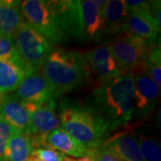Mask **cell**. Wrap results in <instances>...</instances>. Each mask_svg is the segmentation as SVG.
I'll use <instances>...</instances> for the list:
<instances>
[{"label": "cell", "mask_w": 161, "mask_h": 161, "mask_svg": "<svg viewBox=\"0 0 161 161\" xmlns=\"http://www.w3.org/2000/svg\"><path fill=\"white\" fill-rule=\"evenodd\" d=\"M59 30L67 38L81 42H99L104 28L102 14L94 0L46 1Z\"/></svg>", "instance_id": "6da1fadb"}, {"label": "cell", "mask_w": 161, "mask_h": 161, "mask_svg": "<svg viewBox=\"0 0 161 161\" xmlns=\"http://www.w3.org/2000/svg\"><path fill=\"white\" fill-rule=\"evenodd\" d=\"M133 90L132 73H123L94 90L92 107L106 122L110 132L126 126L132 119Z\"/></svg>", "instance_id": "7a4b0ae2"}, {"label": "cell", "mask_w": 161, "mask_h": 161, "mask_svg": "<svg viewBox=\"0 0 161 161\" xmlns=\"http://www.w3.org/2000/svg\"><path fill=\"white\" fill-rule=\"evenodd\" d=\"M60 126L90 150L100 147L110 130L95 108L80 101L64 98L58 106Z\"/></svg>", "instance_id": "3957f363"}, {"label": "cell", "mask_w": 161, "mask_h": 161, "mask_svg": "<svg viewBox=\"0 0 161 161\" xmlns=\"http://www.w3.org/2000/svg\"><path fill=\"white\" fill-rule=\"evenodd\" d=\"M40 71L58 97L82 86L91 75L82 53L60 47L52 49Z\"/></svg>", "instance_id": "277c9868"}, {"label": "cell", "mask_w": 161, "mask_h": 161, "mask_svg": "<svg viewBox=\"0 0 161 161\" xmlns=\"http://www.w3.org/2000/svg\"><path fill=\"white\" fill-rule=\"evenodd\" d=\"M14 47L29 74L40 69L53 49L50 42L23 21L14 35Z\"/></svg>", "instance_id": "5b68a950"}, {"label": "cell", "mask_w": 161, "mask_h": 161, "mask_svg": "<svg viewBox=\"0 0 161 161\" xmlns=\"http://www.w3.org/2000/svg\"><path fill=\"white\" fill-rule=\"evenodd\" d=\"M108 46L122 73L144 69V62L150 47L147 41L124 32L117 35Z\"/></svg>", "instance_id": "8992f818"}, {"label": "cell", "mask_w": 161, "mask_h": 161, "mask_svg": "<svg viewBox=\"0 0 161 161\" xmlns=\"http://www.w3.org/2000/svg\"><path fill=\"white\" fill-rule=\"evenodd\" d=\"M21 10L24 21L45 37L51 45L62 43L68 40V38L58 27L46 1H22Z\"/></svg>", "instance_id": "52a82bcc"}, {"label": "cell", "mask_w": 161, "mask_h": 161, "mask_svg": "<svg viewBox=\"0 0 161 161\" xmlns=\"http://www.w3.org/2000/svg\"><path fill=\"white\" fill-rule=\"evenodd\" d=\"M133 75V104L132 118L143 120L155 109L159 98L160 89L147 75L145 69L132 73Z\"/></svg>", "instance_id": "ba28073f"}, {"label": "cell", "mask_w": 161, "mask_h": 161, "mask_svg": "<svg viewBox=\"0 0 161 161\" xmlns=\"http://www.w3.org/2000/svg\"><path fill=\"white\" fill-rule=\"evenodd\" d=\"M56 100L38 106L31 113L27 133L31 138L33 150L46 145L47 136L60 126L59 118L57 114Z\"/></svg>", "instance_id": "9c48e42d"}, {"label": "cell", "mask_w": 161, "mask_h": 161, "mask_svg": "<svg viewBox=\"0 0 161 161\" xmlns=\"http://www.w3.org/2000/svg\"><path fill=\"white\" fill-rule=\"evenodd\" d=\"M15 96L21 100L37 106L43 105L54 99L56 100V98H58L57 92L40 70L25 76L16 90Z\"/></svg>", "instance_id": "30bf717a"}, {"label": "cell", "mask_w": 161, "mask_h": 161, "mask_svg": "<svg viewBox=\"0 0 161 161\" xmlns=\"http://www.w3.org/2000/svg\"><path fill=\"white\" fill-rule=\"evenodd\" d=\"M90 71L97 76L100 83L106 82L123 74L119 69L108 45L104 44L84 55Z\"/></svg>", "instance_id": "8fae6325"}, {"label": "cell", "mask_w": 161, "mask_h": 161, "mask_svg": "<svg viewBox=\"0 0 161 161\" xmlns=\"http://www.w3.org/2000/svg\"><path fill=\"white\" fill-rule=\"evenodd\" d=\"M37 107V105L21 100L15 95H5L0 115L15 130L27 132L31 113Z\"/></svg>", "instance_id": "7c38bea8"}, {"label": "cell", "mask_w": 161, "mask_h": 161, "mask_svg": "<svg viewBox=\"0 0 161 161\" xmlns=\"http://www.w3.org/2000/svg\"><path fill=\"white\" fill-rule=\"evenodd\" d=\"M102 146L112 151L121 161H143L137 133L127 130L107 139Z\"/></svg>", "instance_id": "4fadbf2b"}, {"label": "cell", "mask_w": 161, "mask_h": 161, "mask_svg": "<svg viewBox=\"0 0 161 161\" xmlns=\"http://www.w3.org/2000/svg\"><path fill=\"white\" fill-rule=\"evenodd\" d=\"M159 31L160 29L149 13H130L124 29V32L137 36L150 46L155 43Z\"/></svg>", "instance_id": "5bb4252c"}, {"label": "cell", "mask_w": 161, "mask_h": 161, "mask_svg": "<svg viewBox=\"0 0 161 161\" xmlns=\"http://www.w3.org/2000/svg\"><path fill=\"white\" fill-rule=\"evenodd\" d=\"M45 142L48 147L58 150L63 154L80 158L92 156L95 150H90L78 142L61 127L50 132L47 136Z\"/></svg>", "instance_id": "9a60e30c"}, {"label": "cell", "mask_w": 161, "mask_h": 161, "mask_svg": "<svg viewBox=\"0 0 161 161\" xmlns=\"http://www.w3.org/2000/svg\"><path fill=\"white\" fill-rule=\"evenodd\" d=\"M129 16L125 0H108L102 12L105 32L119 35L124 33Z\"/></svg>", "instance_id": "2e32d148"}, {"label": "cell", "mask_w": 161, "mask_h": 161, "mask_svg": "<svg viewBox=\"0 0 161 161\" xmlns=\"http://www.w3.org/2000/svg\"><path fill=\"white\" fill-rule=\"evenodd\" d=\"M21 2L0 0V35L14 36L24 21Z\"/></svg>", "instance_id": "e0dca14e"}, {"label": "cell", "mask_w": 161, "mask_h": 161, "mask_svg": "<svg viewBox=\"0 0 161 161\" xmlns=\"http://www.w3.org/2000/svg\"><path fill=\"white\" fill-rule=\"evenodd\" d=\"M27 75L23 65L10 60L0 59V93L15 92Z\"/></svg>", "instance_id": "ac0fdd59"}, {"label": "cell", "mask_w": 161, "mask_h": 161, "mask_svg": "<svg viewBox=\"0 0 161 161\" xmlns=\"http://www.w3.org/2000/svg\"><path fill=\"white\" fill-rule=\"evenodd\" d=\"M33 152V146L28 133L15 130L9 140L4 157L10 161H26Z\"/></svg>", "instance_id": "d6986e66"}, {"label": "cell", "mask_w": 161, "mask_h": 161, "mask_svg": "<svg viewBox=\"0 0 161 161\" xmlns=\"http://www.w3.org/2000/svg\"><path fill=\"white\" fill-rule=\"evenodd\" d=\"M137 137L143 161H161V147L158 139L143 132L137 134Z\"/></svg>", "instance_id": "ffe728a7"}, {"label": "cell", "mask_w": 161, "mask_h": 161, "mask_svg": "<svg viewBox=\"0 0 161 161\" xmlns=\"http://www.w3.org/2000/svg\"><path fill=\"white\" fill-rule=\"evenodd\" d=\"M144 69L147 75L160 88L161 85V51L160 46L151 45L144 62Z\"/></svg>", "instance_id": "44dd1931"}, {"label": "cell", "mask_w": 161, "mask_h": 161, "mask_svg": "<svg viewBox=\"0 0 161 161\" xmlns=\"http://www.w3.org/2000/svg\"><path fill=\"white\" fill-rule=\"evenodd\" d=\"M0 59L10 60V61L15 62L23 65L29 75L28 70L26 69L25 65L23 64L16 52L15 47H14V36L0 35Z\"/></svg>", "instance_id": "7402d4cb"}, {"label": "cell", "mask_w": 161, "mask_h": 161, "mask_svg": "<svg viewBox=\"0 0 161 161\" xmlns=\"http://www.w3.org/2000/svg\"><path fill=\"white\" fill-rule=\"evenodd\" d=\"M32 155L36 156L41 161H64L65 156L58 150H54L47 145L40 146L33 150Z\"/></svg>", "instance_id": "603a6c76"}, {"label": "cell", "mask_w": 161, "mask_h": 161, "mask_svg": "<svg viewBox=\"0 0 161 161\" xmlns=\"http://www.w3.org/2000/svg\"><path fill=\"white\" fill-rule=\"evenodd\" d=\"M15 129L0 115V158L4 157L7 143Z\"/></svg>", "instance_id": "cb8c5ba5"}, {"label": "cell", "mask_w": 161, "mask_h": 161, "mask_svg": "<svg viewBox=\"0 0 161 161\" xmlns=\"http://www.w3.org/2000/svg\"><path fill=\"white\" fill-rule=\"evenodd\" d=\"M125 6L130 13H149L152 15V9L150 1H132L125 0ZM153 16V15H152Z\"/></svg>", "instance_id": "d4e9b609"}, {"label": "cell", "mask_w": 161, "mask_h": 161, "mask_svg": "<svg viewBox=\"0 0 161 161\" xmlns=\"http://www.w3.org/2000/svg\"><path fill=\"white\" fill-rule=\"evenodd\" d=\"M93 160L94 161H121L116 156L103 147L102 145L94 150L93 152Z\"/></svg>", "instance_id": "484cf974"}, {"label": "cell", "mask_w": 161, "mask_h": 161, "mask_svg": "<svg viewBox=\"0 0 161 161\" xmlns=\"http://www.w3.org/2000/svg\"><path fill=\"white\" fill-rule=\"evenodd\" d=\"M26 161H41V160H40V158H37L36 156L31 155Z\"/></svg>", "instance_id": "4316f807"}, {"label": "cell", "mask_w": 161, "mask_h": 161, "mask_svg": "<svg viewBox=\"0 0 161 161\" xmlns=\"http://www.w3.org/2000/svg\"><path fill=\"white\" fill-rule=\"evenodd\" d=\"M5 97V94L0 93V112H1V108H2V103H3V99Z\"/></svg>", "instance_id": "83f0119b"}, {"label": "cell", "mask_w": 161, "mask_h": 161, "mask_svg": "<svg viewBox=\"0 0 161 161\" xmlns=\"http://www.w3.org/2000/svg\"><path fill=\"white\" fill-rule=\"evenodd\" d=\"M64 161H80V159L79 160H76V159H72V158H66L65 157V158L64 159Z\"/></svg>", "instance_id": "f1b7e54d"}, {"label": "cell", "mask_w": 161, "mask_h": 161, "mask_svg": "<svg viewBox=\"0 0 161 161\" xmlns=\"http://www.w3.org/2000/svg\"><path fill=\"white\" fill-rule=\"evenodd\" d=\"M0 161H10L6 157H2V158H0Z\"/></svg>", "instance_id": "f546056e"}]
</instances>
